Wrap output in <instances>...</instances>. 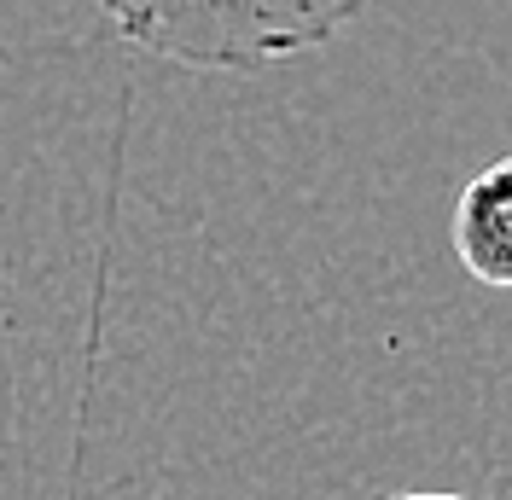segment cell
I'll use <instances>...</instances> for the list:
<instances>
[{
  "label": "cell",
  "mask_w": 512,
  "mask_h": 500,
  "mask_svg": "<svg viewBox=\"0 0 512 500\" xmlns=\"http://www.w3.org/2000/svg\"><path fill=\"white\" fill-rule=\"evenodd\" d=\"M123 41L187 70H262L315 53L367 0H94Z\"/></svg>",
  "instance_id": "obj_1"
},
{
  "label": "cell",
  "mask_w": 512,
  "mask_h": 500,
  "mask_svg": "<svg viewBox=\"0 0 512 500\" xmlns=\"http://www.w3.org/2000/svg\"><path fill=\"white\" fill-rule=\"evenodd\" d=\"M448 245L478 285L512 291V157L478 169L448 216Z\"/></svg>",
  "instance_id": "obj_2"
},
{
  "label": "cell",
  "mask_w": 512,
  "mask_h": 500,
  "mask_svg": "<svg viewBox=\"0 0 512 500\" xmlns=\"http://www.w3.org/2000/svg\"><path fill=\"white\" fill-rule=\"evenodd\" d=\"M390 500H466V495H390Z\"/></svg>",
  "instance_id": "obj_3"
}]
</instances>
